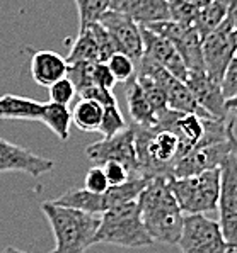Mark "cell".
Masks as SVG:
<instances>
[{
	"label": "cell",
	"instance_id": "cell-1",
	"mask_svg": "<svg viewBox=\"0 0 237 253\" xmlns=\"http://www.w3.org/2000/svg\"><path fill=\"white\" fill-rule=\"evenodd\" d=\"M169 178H150L138 197V208L145 231L154 243L176 245L181 236L184 214L171 192Z\"/></svg>",
	"mask_w": 237,
	"mask_h": 253
},
{
	"label": "cell",
	"instance_id": "cell-2",
	"mask_svg": "<svg viewBox=\"0 0 237 253\" xmlns=\"http://www.w3.org/2000/svg\"><path fill=\"white\" fill-rule=\"evenodd\" d=\"M131 127L135 134L137 177H173L174 165L182 157L178 136L159 124L150 127L131 124Z\"/></svg>",
	"mask_w": 237,
	"mask_h": 253
},
{
	"label": "cell",
	"instance_id": "cell-3",
	"mask_svg": "<svg viewBox=\"0 0 237 253\" xmlns=\"http://www.w3.org/2000/svg\"><path fill=\"white\" fill-rule=\"evenodd\" d=\"M41 211L48 219L57 241V253H84L94 245L101 216L79 209L57 206L52 201L41 204Z\"/></svg>",
	"mask_w": 237,
	"mask_h": 253
},
{
	"label": "cell",
	"instance_id": "cell-4",
	"mask_svg": "<svg viewBox=\"0 0 237 253\" xmlns=\"http://www.w3.org/2000/svg\"><path fill=\"white\" fill-rule=\"evenodd\" d=\"M94 243L116 245L125 248H143L154 245L142 223L138 201L125 202L101 214Z\"/></svg>",
	"mask_w": 237,
	"mask_h": 253
},
{
	"label": "cell",
	"instance_id": "cell-5",
	"mask_svg": "<svg viewBox=\"0 0 237 253\" xmlns=\"http://www.w3.org/2000/svg\"><path fill=\"white\" fill-rule=\"evenodd\" d=\"M169 189L184 216L208 214L217 211L220 192V170L191 175V177L169 178Z\"/></svg>",
	"mask_w": 237,
	"mask_h": 253
},
{
	"label": "cell",
	"instance_id": "cell-6",
	"mask_svg": "<svg viewBox=\"0 0 237 253\" xmlns=\"http://www.w3.org/2000/svg\"><path fill=\"white\" fill-rule=\"evenodd\" d=\"M176 245H179L181 253H232L219 221L207 214L184 216L181 236Z\"/></svg>",
	"mask_w": 237,
	"mask_h": 253
},
{
	"label": "cell",
	"instance_id": "cell-7",
	"mask_svg": "<svg viewBox=\"0 0 237 253\" xmlns=\"http://www.w3.org/2000/svg\"><path fill=\"white\" fill-rule=\"evenodd\" d=\"M219 224L232 253H237V158L229 155L220 165Z\"/></svg>",
	"mask_w": 237,
	"mask_h": 253
},
{
	"label": "cell",
	"instance_id": "cell-8",
	"mask_svg": "<svg viewBox=\"0 0 237 253\" xmlns=\"http://www.w3.org/2000/svg\"><path fill=\"white\" fill-rule=\"evenodd\" d=\"M143 27L166 38L176 48L181 60L184 61L188 73H205L203 54H201V40L203 38L200 36L195 26H181L173 21H164L147 24Z\"/></svg>",
	"mask_w": 237,
	"mask_h": 253
},
{
	"label": "cell",
	"instance_id": "cell-9",
	"mask_svg": "<svg viewBox=\"0 0 237 253\" xmlns=\"http://www.w3.org/2000/svg\"><path fill=\"white\" fill-rule=\"evenodd\" d=\"M205 75L215 84H220L231 61L237 56L236 33L227 24H222L201 40Z\"/></svg>",
	"mask_w": 237,
	"mask_h": 253
},
{
	"label": "cell",
	"instance_id": "cell-10",
	"mask_svg": "<svg viewBox=\"0 0 237 253\" xmlns=\"http://www.w3.org/2000/svg\"><path fill=\"white\" fill-rule=\"evenodd\" d=\"M85 155L96 165H104L108 162H116L125 165L131 173V178L137 177V155H135V134L133 127L126 126L121 133L103 138L85 148Z\"/></svg>",
	"mask_w": 237,
	"mask_h": 253
},
{
	"label": "cell",
	"instance_id": "cell-11",
	"mask_svg": "<svg viewBox=\"0 0 237 253\" xmlns=\"http://www.w3.org/2000/svg\"><path fill=\"white\" fill-rule=\"evenodd\" d=\"M98 22L110 34L116 51L130 56L135 63L143 56L142 31L133 19L125 14L106 10Z\"/></svg>",
	"mask_w": 237,
	"mask_h": 253
},
{
	"label": "cell",
	"instance_id": "cell-12",
	"mask_svg": "<svg viewBox=\"0 0 237 253\" xmlns=\"http://www.w3.org/2000/svg\"><path fill=\"white\" fill-rule=\"evenodd\" d=\"M55 162L40 157L26 148L14 145L0 138V173L3 172H22L31 177H41L53 170Z\"/></svg>",
	"mask_w": 237,
	"mask_h": 253
},
{
	"label": "cell",
	"instance_id": "cell-13",
	"mask_svg": "<svg viewBox=\"0 0 237 253\" xmlns=\"http://www.w3.org/2000/svg\"><path fill=\"white\" fill-rule=\"evenodd\" d=\"M207 121L193 114H184V112H176L166 109L164 112L157 116V124L166 129L173 131L178 136L181 143L182 155L188 153L191 148H195L198 143L203 139L205 131H207Z\"/></svg>",
	"mask_w": 237,
	"mask_h": 253
},
{
	"label": "cell",
	"instance_id": "cell-14",
	"mask_svg": "<svg viewBox=\"0 0 237 253\" xmlns=\"http://www.w3.org/2000/svg\"><path fill=\"white\" fill-rule=\"evenodd\" d=\"M140 31H142L143 41V56L150 58L157 65H161L166 72H169L173 77H176L178 80L184 82L186 77H188V70H186L184 61L181 60L176 48L166 38L152 33L147 27L140 26Z\"/></svg>",
	"mask_w": 237,
	"mask_h": 253
},
{
	"label": "cell",
	"instance_id": "cell-15",
	"mask_svg": "<svg viewBox=\"0 0 237 253\" xmlns=\"http://www.w3.org/2000/svg\"><path fill=\"white\" fill-rule=\"evenodd\" d=\"M184 84L191 95L195 97L198 106L205 112H208L213 119L231 118V112L225 107V97L220 84L210 80L205 73H188Z\"/></svg>",
	"mask_w": 237,
	"mask_h": 253
},
{
	"label": "cell",
	"instance_id": "cell-16",
	"mask_svg": "<svg viewBox=\"0 0 237 253\" xmlns=\"http://www.w3.org/2000/svg\"><path fill=\"white\" fill-rule=\"evenodd\" d=\"M108 10L125 14L138 26L171 21L168 0H110Z\"/></svg>",
	"mask_w": 237,
	"mask_h": 253
},
{
	"label": "cell",
	"instance_id": "cell-17",
	"mask_svg": "<svg viewBox=\"0 0 237 253\" xmlns=\"http://www.w3.org/2000/svg\"><path fill=\"white\" fill-rule=\"evenodd\" d=\"M28 51L33 53L31 56V75L33 80L41 87H50L57 80L63 79L67 75V61L61 54L50 49H31L26 48Z\"/></svg>",
	"mask_w": 237,
	"mask_h": 253
},
{
	"label": "cell",
	"instance_id": "cell-18",
	"mask_svg": "<svg viewBox=\"0 0 237 253\" xmlns=\"http://www.w3.org/2000/svg\"><path fill=\"white\" fill-rule=\"evenodd\" d=\"M45 102L19 97L14 93H5L0 97V119L19 121H41Z\"/></svg>",
	"mask_w": 237,
	"mask_h": 253
},
{
	"label": "cell",
	"instance_id": "cell-19",
	"mask_svg": "<svg viewBox=\"0 0 237 253\" xmlns=\"http://www.w3.org/2000/svg\"><path fill=\"white\" fill-rule=\"evenodd\" d=\"M52 202L57 206H63V208L79 209V211L89 214H98V216L108 211L106 194H94L85 189H70Z\"/></svg>",
	"mask_w": 237,
	"mask_h": 253
},
{
	"label": "cell",
	"instance_id": "cell-20",
	"mask_svg": "<svg viewBox=\"0 0 237 253\" xmlns=\"http://www.w3.org/2000/svg\"><path fill=\"white\" fill-rule=\"evenodd\" d=\"M126 104L131 118V124L142 127H150L157 124V116H155L154 109L150 107L149 100L143 95L137 79H131L130 82H126Z\"/></svg>",
	"mask_w": 237,
	"mask_h": 253
},
{
	"label": "cell",
	"instance_id": "cell-21",
	"mask_svg": "<svg viewBox=\"0 0 237 253\" xmlns=\"http://www.w3.org/2000/svg\"><path fill=\"white\" fill-rule=\"evenodd\" d=\"M67 65L72 63H101L99 58V48L96 44V40L92 36L91 29L84 27L79 29L75 41H73L72 48H70L68 56L65 58Z\"/></svg>",
	"mask_w": 237,
	"mask_h": 253
},
{
	"label": "cell",
	"instance_id": "cell-22",
	"mask_svg": "<svg viewBox=\"0 0 237 253\" xmlns=\"http://www.w3.org/2000/svg\"><path fill=\"white\" fill-rule=\"evenodd\" d=\"M70 112H72V124H75L79 129L85 131V133H94L101 126L104 107L94 100L80 99Z\"/></svg>",
	"mask_w": 237,
	"mask_h": 253
},
{
	"label": "cell",
	"instance_id": "cell-23",
	"mask_svg": "<svg viewBox=\"0 0 237 253\" xmlns=\"http://www.w3.org/2000/svg\"><path fill=\"white\" fill-rule=\"evenodd\" d=\"M229 3H231V0H210L207 5L201 7L195 22V27L201 38H205L207 34L224 24L225 15H227L229 10Z\"/></svg>",
	"mask_w": 237,
	"mask_h": 253
},
{
	"label": "cell",
	"instance_id": "cell-24",
	"mask_svg": "<svg viewBox=\"0 0 237 253\" xmlns=\"http://www.w3.org/2000/svg\"><path fill=\"white\" fill-rule=\"evenodd\" d=\"M41 123L46 124L48 129H52L61 141H67L70 136V124H72V112L67 106L46 102L43 109Z\"/></svg>",
	"mask_w": 237,
	"mask_h": 253
},
{
	"label": "cell",
	"instance_id": "cell-25",
	"mask_svg": "<svg viewBox=\"0 0 237 253\" xmlns=\"http://www.w3.org/2000/svg\"><path fill=\"white\" fill-rule=\"evenodd\" d=\"M135 79H137L145 99L149 100L150 107L154 109L155 116H159L161 112H164L166 109H169L168 97H166L164 88H162L157 82H154L152 79H149V77H140V75H135Z\"/></svg>",
	"mask_w": 237,
	"mask_h": 253
},
{
	"label": "cell",
	"instance_id": "cell-26",
	"mask_svg": "<svg viewBox=\"0 0 237 253\" xmlns=\"http://www.w3.org/2000/svg\"><path fill=\"white\" fill-rule=\"evenodd\" d=\"M79 12V29L98 22L110 7V0H75Z\"/></svg>",
	"mask_w": 237,
	"mask_h": 253
},
{
	"label": "cell",
	"instance_id": "cell-27",
	"mask_svg": "<svg viewBox=\"0 0 237 253\" xmlns=\"http://www.w3.org/2000/svg\"><path fill=\"white\" fill-rule=\"evenodd\" d=\"M106 65H108V68H110L111 75L115 77L116 84H118V82L126 84V82L135 79V75H137V63H135L130 56H126V54H123V53L116 51L113 56H110Z\"/></svg>",
	"mask_w": 237,
	"mask_h": 253
},
{
	"label": "cell",
	"instance_id": "cell-28",
	"mask_svg": "<svg viewBox=\"0 0 237 253\" xmlns=\"http://www.w3.org/2000/svg\"><path fill=\"white\" fill-rule=\"evenodd\" d=\"M168 7L169 17L173 22L181 26H195L198 14H200V7L184 2V0H168Z\"/></svg>",
	"mask_w": 237,
	"mask_h": 253
},
{
	"label": "cell",
	"instance_id": "cell-29",
	"mask_svg": "<svg viewBox=\"0 0 237 253\" xmlns=\"http://www.w3.org/2000/svg\"><path fill=\"white\" fill-rule=\"evenodd\" d=\"M126 126H128V124H126L125 118H123L121 111H119L118 104L104 107L103 121H101V126L98 129L99 133L103 134V138H111V136L121 133Z\"/></svg>",
	"mask_w": 237,
	"mask_h": 253
},
{
	"label": "cell",
	"instance_id": "cell-30",
	"mask_svg": "<svg viewBox=\"0 0 237 253\" xmlns=\"http://www.w3.org/2000/svg\"><path fill=\"white\" fill-rule=\"evenodd\" d=\"M48 92H50V102L60 104V106H67V107L77 93L73 84L67 79V77H63V79L57 80L55 84L50 85Z\"/></svg>",
	"mask_w": 237,
	"mask_h": 253
},
{
	"label": "cell",
	"instance_id": "cell-31",
	"mask_svg": "<svg viewBox=\"0 0 237 253\" xmlns=\"http://www.w3.org/2000/svg\"><path fill=\"white\" fill-rule=\"evenodd\" d=\"M84 189L94 194H103L110 189V184L106 180L103 167L94 165L87 170V175H85V180H84Z\"/></svg>",
	"mask_w": 237,
	"mask_h": 253
},
{
	"label": "cell",
	"instance_id": "cell-32",
	"mask_svg": "<svg viewBox=\"0 0 237 253\" xmlns=\"http://www.w3.org/2000/svg\"><path fill=\"white\" fill-rule=\"evenodd\" d=\"M80 99H87V100H94L99 106L108 107V106H115L118 104L116 97L113 95V90H106V88H101L98 85H89V87L82 88L79 92Z\"/></svg>",
	"mask_w": 237,
	"mask_h": 253
},
{
	"label": "cell",
	"instance_id": "cell-33",
	"mask_svg": "<svg viewBox=\"0 0 237 253\" xmlns=\"http://www.w3.org/2000/svg\"><path fill=\"white\" fill-rule=\"evenodd\" d=\"M104 170V175H106V180L110 187H116V185H121L128 182L131 178L130 170L126 169L125 165L121 163H116V162H108L104 165H101Z\"/></svg>",
	"mask_w": 237,
	"mask_h": 253
},
{
	"label": "cell",
	"instance_id": "cell-34",
	"mask_svg": "<svg viewBox=\"0 0 237 253\" xmlns=\"http://www.w3.org/2000/svg\"><path fill=\"white\" fill-rule=\"evenodd\" d=\"M220 88H222L225 102L237 95V56L231 61V65L225 70L224 79L220 82Z\"/></svg>",
	"mask_w": 237,
	"mask_h": 253
},
{
	"label": "cell",
	"instance_id": "cell-35",
	"mask_svg": "<svg viewBox=\"0 0 237 253\" xmlns=\"http://www.w3.org/2000/svg\"><path fill=\"white\" fill-rule=\"evenodd\" d=\"M92 84L98 85L101 88H106V90H113V87L116 85L115 77L111 75L110 68L106 63H94L92 65Z\"/></svg>",
	"mask_w": 237,
	"mask_h": 253
},
{
	"label": "cell",
	"instance_id": "cell-36",
	"mask_svg": "<svg viewBox=\"0 0 237 253\" xmlns=\"http://www.w3.org/2000/svg\"><path fill=\"white\" fill-rule=\"evenodd\" d=\"M224 24H227L234 33H237V0H231V3H229V10L227 15H225Z\"/></svg>",
	"mask_w": 237,
	"mask_h": 253
},
{
	"label": "cell",
	"instance_id": "cell-37",
	"mask_svg": "<svg viewBox=\"0 0 237 253\" xmlns=\"http://www.w3.org/2000/svg\"><path fill=\"white\" fill-rule=\"evenodd\" d=\"M225 107H227V111L231 112V111H236L237 109V95L236 97H232V99H229L227 102H225Z\"/></svg>",
	"mask_w": 237,
	"mask_h": 253
},
{
	"label": "cell",
	"instance_id": "cell-38",
	"mask_svg": "<svg viewBox=\"0 0 237 253\" xmlns=\"http://www.w3.org/2000/svg\"><path fill=\"white\" fill-rule=\"evenodd\" d=\"M2 253H28V252H22V250H19V248H15V247H7ZM48 253H57V250L48 252Z\"/></svg>",
	"mask_w": 237,
	"mask_h": 253
},
{
	"label": "cell",
	"instance_id": "cell-39",
	"mask_svg": "<svg viewBox=\"0 0 237 253\" xmlns=\"http://www.w3.org/2000/svg\"><path fill=\"white\" fill-rule=\"evenodd\" d=\"M231 114L234 116V118H237V109H236V111H231Z\"/></svg>",
	"mask_w": 237,
	"mask_h": 253
},
{
	"label": "cell",
	"instance_id": "cell-40",
	"mask_svg": "<svg viewBox=\"0 0 237 253\" xmlns=\"http://www.w3.org/2000/svg\"><path fill=\"white\" fill-rule=\"evenodd\" d=\"M236 38H237V33H236Z\"/></svg>",
	"mask_w": 237,
	"mask_h": 253
}]
</instances>
